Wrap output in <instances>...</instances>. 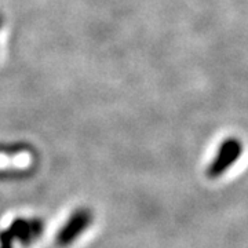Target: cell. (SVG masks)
I'll return each mask as SVG.
<instances>
[{"label":"cell","instance_id":"6da1fadb","mask_svg":"<svg viewBox=\"0 0 248 248\" xmlns=\"http://www.w3.org/2000/svg\"><path fill=\"white\" fill-rule=\"evenodd\" d=\"M94 215L89 208H78L71 214V217L68 218V221L63 223L58 234H57V244L60 247H68L76 239H79V236L86 232L90 228V225L93 223Z\"/></svg>","mask_w":248,"mask_h":248},{"label":"cell","instance_id":"7a4b0ae2","mask_svg":"<svg viewBox=\"0 0 248 248\" xmlns=\"http://www.w3.org/2000/svg\"><path fill=\"white\" fill-rule=\"evenodd\" d=\"M241 155V145L237 140H226L219 146V151L217 153L213 163L207 169V175L210 178H218L225 171L236 163Z\"/></svg>","mask_w":248,"mask_h":248},{"label":"cell","instance_id":"3957f363","mask_svg":"<svg viewBox=\"0 0 248 248\" xmlns=\"http://www.w3.org/2000/svg\"><path fill=\"white\" fill-rule=\"evenodd\" d=\"M43 229H45V225L39 218H33V219L17 218L10 223L7 231L11 233L14 240H17L21 244L28 247L42 236Z\"/></svg>","mask_w":248,"mask_h":248},{"label":"cell","instance_id":"277c9868","mask_svg":"<svg viewBox=\"0 0 248 248\" xmlns=\"http://www.w3.org/2000/svg\"><path fill=\"white\" fill-rule=\"evenodd\" d=\"M16 240L9 231L0 232V248H13V243Z\"/></svg>","mask_w":248,"mask_h":248},{"label":"cell","instance_id":"5b68a950","mask_svg":"<svg viewBox=\"0 0 248 248\" xmlns=\"http://www.w3.org/2000/svg\"><path fill=\"white\" fill-rule=\"evenodd\" d=\"M3 24H4V18L0 14V31H1V28H3Z\"/></svg>","mask_w":248,"mask_h":248}]
</instances>
